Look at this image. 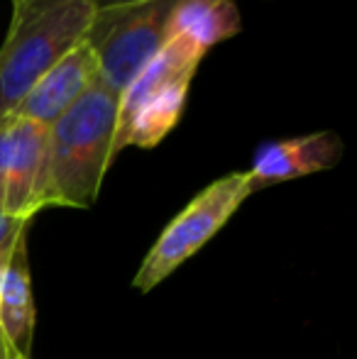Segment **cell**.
<instances>
[{
  "mask_svg": "<svg viewBox=\"0 0 357 359\" xmlns=\"http://www.w3.org/2000/svg\"><path fill=\"white\" fill-rule=\"evenodd\" d=\"M8 359H32V357H15V355H8Z\"/></svg>",
  "mask_w": 357,
  "mask_h": 359,
  "instance_id": "14",
  "label": "cell"
},
{
  "mask_svg": "<svg viewBox=\"0 0 357 359\" xmlns=\"http://www.w3.org/2000/svg\"><path fill=\"white\" fill-rule=\"evenodd\" d=\"M250 196L252 189L245 171L225 174L206 186L159 232L135 274L133 286L140 293H149L164 279H169L184 262L203 250L228 225V220L238 213Z\"/></svg>",
  "mask_w": 357,
  "mask_h": 359,
  "instance_id": "4",
  "label": "cell"
},
{
  "mask_svg": "<svg viewBox=\"0 0 357 359\" xmlns=\"http://www.w3.org/2000/svg\"><path fill=\"white\" fill-rule=\"evenodd\" d=\"M142 3H147V0H90V5L95 8V20L113 18V15L125 13L130 8H137Z\"/></svg>",
  "mask_w": 357,
  "mask_h": 359,
  "instance_id": "12",
  "label": "cell"
},
{
  "mask_svg": "<svg viewBox=\"0 0 357 359\" xmlns=\"http://www.w3.org/2000/svg\"><path fill=\"white\" fill-rule=\"evenodd\" d=\"M340 156H343L340 137L330 130H323V133L301 135V137L279 140V142L260 147L252 166L245 174L255 194L267 186L333 169Z\"/></svg>",
  "mask_w": 357,
  "mask_h": 359,
  "instance_id": "7",
  "label": "cell"
},
{
  "mask_svg": "<svg viewBox=\"0 0 357 359\" xmlns=\"http://www.w3.org/2000/svg\"><path fill=\"white\" fill-rule=\"evenodd\" d=\"M47 128L20 115L0 120V208L32 220L47 208Z\"/></svg>",
  "mask_w": 357,
  "mask_h": 359,
  "instance_id": "6",
  "label": "cell"
},
{
  "mask_svg": "<svg viewBox=\"0 0 357 359\" xmlns=\"http://www.w3.org/2000/svg\"><path fill=\"white\" fill-rule=\"evenodd\" d=\"M243 20L235 0H177L167 20V42H181L201 57L235 37Z\"/></svg>",
  "mask_w": 357,
  "mask_h": 359,
  "instance_id": "10",
  "label": "cell"
},
{
  "mask_svg": "<svg viewBox=\"0 0 357 359\" xmlns=\"http://www.w3.org/2000/svg\"><path fill=\"white\" fill-rule=\"evenodd\" d=\"M203 57L181 42H164L159 54L120 93L113 151L152 149L179 125L191 81Z\"/></svg>",
  "mask_w": 357,
  "mask_h": 359,
  "instance_id": "3",
  "label": "cell"
},
{
  "mask_svg": "<svg viewBox=\"0 0 357 359\" xmlns=\"http://www.w3.org/2000/svg\"><path fill=\"white\" fill-rule=\"evenodd\" d=\"M0 359H8V352H5V345H3V337H0Z\"/></svg>",
  "mask_w": 357,
  "mask_h": 359,
  "instance_id": "13",
  "label": "cell"
},
{
  "mask_svg": "<svg viewBox=\"0 0 357 359\" xmlns=\"http://www.w3.org/2000/svg\"><path fill=\"white\" fill-rule=\"evenodd\" d=\"M34 293L29 269L27 235L15 245L0 274V337L8 355L32 357L34 340Z\"/></svg>",
  "mask_w": 357,
  "mask_h": 359,
  "instance_id": "9",
  "label": "cell"
},
{
  "mask_svg": "<svg viewBox=\"0 0 357 359\" xmlns=\"http://www.w3.org/2000/svg\"><path fill=\"white\" fill-rule=\"evenodd\" d=\"M120 95L103 81L47 128V208H90L115 161Z\"/></svg>",
  "mask_w": 357,
  "mask_h": 359,
  "instance_id": "1",
  "label": "cell"
},
{
  "mask_svg": "<svg viewBox=\"0 0 357 359\" xmlns=\"http://www.w3.org/2000/svg\"><path fill=\"white\" fill-rule=\"evenodd\" d=\"M29 222L32 220H18L0 208V274H3L15 245L29 232Z\"/></svg>",
  "mask_w": 357,
  "mask_h": 359,
  "instance_id": "11",
  "label": "cell"
},
{
  "mask_svg": "<svg viewBox=\"0 0 357 359\" xmlns=\"http://www.w3.org/2000/svg\"><path fill=\"white\" fill-rule=\"evenodd\" d=\"M95 22L90 0H18L0 44V120L13 115L34 83L74 47L86 42Z\"/></svg>",
  "mask_w": 357,
  "mask_h": 359,
  "instance_id": "2",
  "label": "cell"
},
{
  "mask_svg": "<svg viewBox=\"0 0 357 359\" xmlns=\"http://www.w3.org/2000/svg\"><path fill=\"white\" fill-rule=\"evenodd\" d=\"M13 3H18V0H13Z\"/></svg>",
  "mask_w": 357,
  "mask_h": 359,
  "instance_id": "15",
  "label": "cell"
},
{
  "mask_svg": "<svg viewBox=\"0 0 357 359\" xmlns=\"http://www.w3.org/2000/svg\"><path fill=\"white\" fill-rule=\"evenodd\" d=\"M98 81V62L93 47L81 42L74 47L62 62H57L37 83L29 88L25 100L18 105L13 115L27 118L44 128L62 118L79 98Z\"/></svg>",
  "mask_w": 357,
  "mask_h": 359,
  "instance_id": "8",
  "label": "cell"
},
{
  "mask_svg": "<svg viewBox=\"0 0 357 359\" xmlns=\"http://www.w3.org/2000/svg\"><path fill=\"white\" fill-rule=\"evenodd\" d=\"M177 0L147 3L95 20L88 44L98 62V79L115 93H123L167 42V20Z\"/></svg>",
  "mask_w": 357,
  "mask_h": 359,
  "instance_id": "5",
  "label": "cell"
}]
</instances>
